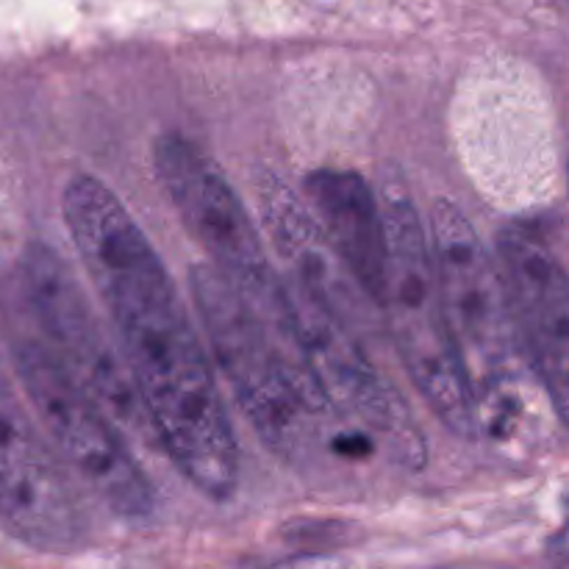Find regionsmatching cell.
Here are the masks:
<instances>
[{"label":"cell","instance_id":"obj_1","mask_svg":"<svg viewBox=\"0 0 569 569\" xmlns=\"http://www.w3.org/2000/svg\"><path fill=\"white\" fill-rule=\"evenodd\" d=\"M64 226L109 311L159 448L211 500L231 498L239 448L214 367L189 311L131 211L94 176L78 172L61 194Z\"/></svg>","mask_w":569,"mask_h":569},{"label":"cell","instance_id":"obj_2","mask_svg":"<svg viewBox=\"0 0 569 569\" xmlns=\"http://www.w3.org/2000/svg\"><path fill=\"white\" fill-rule=\"evenodd\" d=\"M378 200L387 231L381 311L387 315L395 350L433 415L453 433L470 437L476 431V409L445 317L426 226L398 178H383Z\"/></svg>","mask_w":569,"mask_h":569},{"label":"cell","instance_id":"obj_3","mask_svg":"<svg viewBox=\"0 0 569 569\" xmlns=\"http://www.w3.org/2000/svg\"><path fill=\"white\" fill-rule=\"evenodd\" d=\"M189 289L209 333L214 365L231 383L253 431L283 459L303 453L311 422L331 411L309 365L272 337L211 264L189 270Z\"/></svg>","mask_w":569,"mask_h":569},{"label":"cell","instance_id":"obj_4","mask_svg":"<svg viewBox=\"0 0 569 569\" xmlns=\"http://www.w3.org/2000/svg\"><path fill=\"white\" fill-rule=\"evenodd\" d=\"M153 164L172 209L209 253L211 267L283 348L298 350L287 283L272 270L248 209L220 167L181 133H161L156 139Z\"/></svg>","mask_w":569,"mask_h":569},{"label":"cell","instance_id":"obj_5","mask_svg":"<svg viewBox=\"0 0 569 569\" xmlns=\"http://www.w3.org/2000/svg\"><path fill=\"white\" fill-rule=\"evenodd\" d=\"M428 242L445 317L472 395V409L478 400L503 406L506 389L528 361L498 259L478 239L465 211L445 198L431 209Z\"/></svg>","mask_w":569,"mask_h":569},{"label":"cell","instance_id":"obj_6","mask_svg":"<svg viewBox=\"0 0 569 569\" xmlns=\"http://www.w3.org/2000/svg\"><path fill=\"white\" fill-rule=\"evenodd\" d=\"M14 361L22 389L64 465L117 517L144 520L156 509V495L117 422L61 370L44 345H20Z\"/></svg>","mask_w":569,"mask_h":569},{"label":"cell","instance_id":"obj_7","mask_svg":"<svg viewBox=\"0 0 569 569\" xmlns=\"http://www.w3.org/2000/svg\"><path fill=\"white\" fill-rule=\"evenodd\" d=\"M22 281L28 303L48 339V353L59 361L61 370L117 426L159 445L114 337L106 331L67 261L48 244H31L22 259Z\"/></svg>","mask_w":569,"mask_h":569},{"label":"cell","instance_id":"obj_8","mask_svg":"<svg viewBox=\"0 0 569 569\" xmlns=\"http://www.w3.org/2000/svg\"><path fill=\"white\" fill-rule=\"evenodd\" d=\"M0 526L26 548L50 556L78 553L89 520L70 476L0 383Z\"/></svg>","mask_w":569,"mask_h":569},{"label":"cell","instance_id":"obj_9","mask_svg":"<svg viewBox=\"0 0 569 569\" xmlns=\"http://www.w3.org/2000/svg\"><path fill=\"white\" fill-rule=\"evenodd\" d=\"M509 295L528 367L567 420L569 403V281L548 233L531 222H511L498 233L495 253Z\"/></svg>","mask_w":569,"mask_h":569},{"label":"cell","instance_id":"obj_10","mask_svg":"<svg viewBox=\"0 0 569 569\" xmlns=\"http://www.w3.org/2000/svg\"><path fill=\"white\" fill-rule=\"evenodd\" d=\"M287 289L295 317V337L328 409L345 417V422L350 420L372 431L398 433L403 422V406L372 370L353 331L298 287L287 283Z\"/></svg>","mask_w":569,"mask_h":569},{"label":"cell","instance_id":"obj_11","mask_svg":"<svg viewBox=\"0 0 569 569\" xmlns=\"http://www.w3.org/2000/svg\"><path fill=\"white\" fill-rule=\"evenodd\" d=\"M306 194L339 264L361 295L381 311L387 289V231L381 200L353 170H315L306 178Z\"/></svg>","mask_w":569,"mask_h":569},{"label":"cell","instance_id":"obj_12","mask_svg":"<svg viewBox=\"0 0 569 569\" xmlns=\"http://www.w3.org/2000/svg\"><path fill=\"white\" fill-rule=\"evenodd\" d=\"M256 194H259L261 222L295 278L292 287L315 298L322 309L348 326L361 292L339 264L309 206L300 203L298 194L276 176H261L256 181Z\"/></svg>","mask_w":569,"mask_h":569}]
</instances>
